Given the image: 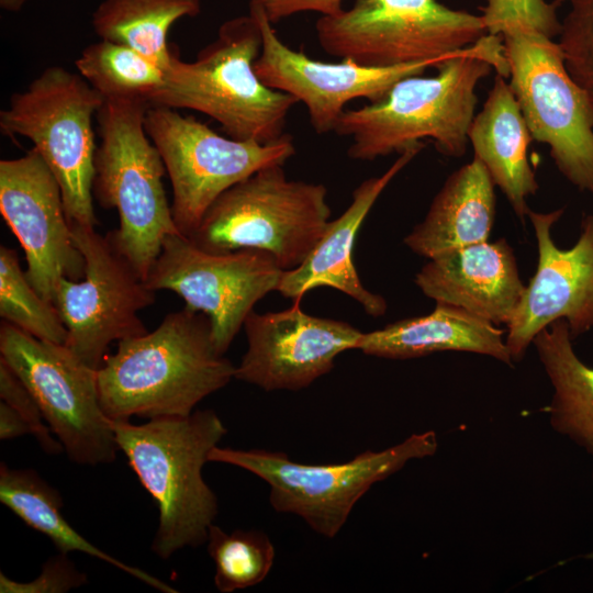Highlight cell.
<instances>
[{
  "mask_svg": "<svg viewBox=\"0 0 593 593\" xmlns=\"http://www.w3.org/2000/svg\"><path fill=\"white\" fill-rule=\"evenodd\" d=\"M436 68L434 76L399 80L377 102L345 110L334 132L351 138L348 157L373 160L401 154L424 138L446 156L465 155L479 82L492 69L508 77L502 36L486 34Z\"/></svg>",
  "mask_w": 593,
  "mask_h": 593,
  "instance_id": "6da1fadb",
  "label": "cell"
},
{
  "mask_svg": "<svg viewBox=\"0 0 593 593\" xmlns=\"http://www.w3.org/2000/svg\"><path fill=\"white\" fill-rule=\"evenodd\" d=\"M235 369L217 351L210 318L184 306L105 356L97 369L100 403L111 421L187 416L227 385Z\"/></svg>",
  "mask_w": 593,
  "mask_h": 593,
  "instance_id": "7a4b0ae2",
  "label": "cell"
},
{
  "mask_svg": "<svg viewBox=\"0 0 593 593\" xmlns=\"http://www.w3.org/2000/svg\"><path fill=\"white\" fill-rule=\"evenodd\" d=\"M115 440L159 512L153 552L168 559L206 542L219 512L203 467L227 429L213 410L152 418L144 424L112 421Z\"/></svg>",
  "mask_w": 593,
  "mask_h": 593,
  "instance_id": "3957f363",
  "label": "cell"
},
{
  "mask_svg": "<svg viewBox=\"0 0 593 593\" xmlns=\"http://www.w3.org/2000/svg\"><path fill=\"white\" fill-rule=\"evenodd\" d=\"M261 46L262 34L254 15L225 21L193 61L174 56L165 83L149 105L201 112L219 122L232 138L279 139L298 101L267 87L256 75L254 64Z\"/></svg>",
  "mask_w": 593,
  "mask_h": 593,
  "instance_id": "277c9868",
  "label": "cell"
},
{
  "mask_svg": "<svg viewBox=\"0 0 593 593\" xmlns=\"http://www.w3.org/2000/svg\"><path fill=\"white\" fill-rule=\"evenodd\" d=\"M149 107L142 99H105L96 115L101 142L92 189L103 209L116 210L119 227L108 235L145 280L164 239L180 233L163 183L166 167L144 125Z\"/></svg>",
  "mask_w": 593,
  "mask_h": 593,
  "instance_id": "5b68a950",
  "label": "cell"
},
{
  "mask_svg": "<svg viewBox=\"0 0 593 593\" xmlns=\"http://www.w3.org/2000/svg\"><path fill=\"white\" fill-rule=\"evenodd\" d=\"M322 183L288 179L282 166L264 168L223 192L188 236L202 249H257L287 271L300 266L331 217Z\"/></svg>",
  "mask_w": 593,
  "mask_h": 593,
  "instance_id": "8992f818",
  "label": "cell"
},
{
  "mask_svg": "<svg viewBox=\"0 0 593 593\" xmlns=\"http://www.w3.org/2000/svg\"><path fill=\"white\" fill-rule=\"evenodd\" d=\"M437 449L436 433L426 430L382 450H366L342 463L309 465L281 451L219 446L210 452L209 461L235 466L260 478L269 486L275 511L296 515L318 535L334 538L373 484L411 460L435 455Z\"/></svg>",
  "mask_w": 593,
  "mask_h": 593,
  "instance_id": "52a82bcc",
  "label": "cell"
},
{
  "mask_svg": "<svg viewBox=\"0 0 593 593\" xmlns=\"http://www.w3.org/2000/svg\"><path fill=\"white\" fill-rule=\"evenodd\" d=\"M104 101L79 74L52 66L0 112L2 133L30 139L55 176L70 225H97L92 120Z\"/></svg>",
  "mask_w": 593,
  "mask_h": 593,
  "instance_id": "ba28073f",
  "label": "cell"
},
{
  "mask_svg": "<svg viewBox=\"0 0 593 593\" xmlns=\"http://www.w3.org/2000/svg\"><path fill=\"white\" fill-rule=\"evenodd\" d=\"M329 55L369 67L426 61L462 51L488 34L482 15L437 0H355L316 22Z\"/></svg>",
  "mask_w": 593,
  "mask_h": 593,
  "instance_id": "9c48e42d",
  "label": "cell"
},
{
  "mask_svg": "<svg viewBox=\"0 0 593 593\" xmlns=\"http://www.w3.org/2000/svg\"><path fill=\"white\" fill-rule=\"evenodd\" d=\"M510 86L533 139L560 174L593 194V105L567 70L558 42L522 25L503 31Z\"/></svg>",
  "mask_w": 593,
  "mask_h": 593,
  "instance_id": "30bf717a",
  "label": "cell"
},
{
  "mask_svg": "<svg viewBox=\"0 0 593 593\" xmlns=\"http://www.w3.org/2000/svg\"><path fill=\"white\" fill-rule=\"evenodd\" d=\"M144 125L172 186L171 212L178 231L190 236L227 189L295 154L290 134L270 143L222 136L193 116L150 105Z\"/></svg>",
  "mask_w": 593,
  "mask_h": 593,
  "instance_id": "8fae6325",
  "label": "cell"
},
{
  "mask_svg": "<svg viewBox=\"0 0 593 593\" xmlns=\"http://www.w3.org/2000/svg\"><path fill=\"white\" fill-rule=\"evenodd\" d=\"M0 355L31 391L72 462L114 461L119 447L100 403L97 369L65 344L38 339L5 321L0 326Z\"/></svg>",
  "mask_w": 593,
  "mask_h": 593,
  "instance_id": "7c38bea8",
  "label": "cell"
},
{
  "mask_svg": "<svg viewBox=\"0 0 593 593\" xmlns=\"http://www.w3.org/2000/svg\"><path fill=\"white\" fill-rule=\"evenodd\" d=\"M72 239L85 261L79 280L63 277L54 305L67 329L65 345L86 365L98 369L113 342L147 333L138 312L155 302V293L109 235L74 224Z\"/></svg>",
  "mask_w": 593,
  "mask_h": 593,
  "instance_id": "4fadbf2b",
  "label": "cell"
},
{
  "mask_svg": "<svg viewBox=\"0 0 593 593\" xmlns=\"http://www.w3.org/2000/svg\"><path fill=\"white\" fill-rule=\"evenodd\" d=\"M283 272L266 251L213 253L177 233L164 239L146 282L154 291L175 292L187 307L205 314L214 345L225 355L255 304L278 290Z\"/></svg>",
  "mask_w": 593,
  "mask_h": 593,
  "instance_id": "5bb4252c",
  "label": "cell"
},
{
  "mask_svg": "<svg viewBox=\"0 0 593 593\" xmlns=\"http://www.w3.org/2000/svg\"><path fill=\"white\" fill-rule=\"evenodd\" d=\"M249 13L257 19L262 34L261 51L254 64L256 75L267 87L302 102L317 134L334 132L348 102L358 98L367 99L369 103L377 102L399 80L423 75L428 68H436L461 52L392 67H369L350 59L325 63L286 45L260 5L253 0Z\"/></svg>",
  "mask_w": 593,
  "mask_h": 593,
  "instance_id": "9a60e30c",
  "label": "cell"
},
{
  "mask_svg": "<svg viewBox=\"0 0 593 593\" xmlns=\"http://www.w3.org/2000/svg\"><path fill=\"white\" fill-rule=\"evenodd\" d=\"M0 213L26 258V277L54 304L58 281L79 280L85 261L72 239L61 189L40 153L0 161Z\"/></svg>",
  "mask_w": 593,
  "mask_h": 593,
  "instance_id": "2e32d148",
  "label": "cell"
},
{
  "mask_svg": "<svg viewBox=\"0 0 593 593\" xmlns=\"http://www.w3.org/2000/svg\"><path fill=\"white\" fill-rule=\"evenodd\" d=\"M563 209L529 210L538 249L537 268L507 326L505 342L513 361L524 358L534 337L557 320H564L572 338L593 328V214L581 222V234L569 249L551 235Z\"/></svg>",
  "mask_w": 593,
  "mask_h": 593,
  "instance_id": "e0dca14e",
  "label": "cell"
},
{
  "mask_svg": "<svg viewBox=\"0 0 593 593\" xmlns=\"http://www.w3.org/2000/svg\"><path fill=\"white\" fill-rule=\"evenodd\" d=\"M247 350L235 379L265 391H296L328 373L338 355L357 349L362 332L347 322L310 315L300 301L246 317Z\"/></svg>",
  "mask_w": 593,
  "mask_h": 593,
  "instance_id": "ac0fdd59",
  "label": "cell"
},
{
  "mask_svg": "<svg viewBox=\"0 0 593 593\" xmlns=\"http://www.w3.org/2000/svg\"><path fill=\"white\" fill-rule=\"evenodd\" d=\"M435 302L463 309L495 325H507L523 296L511 245L483 242L428 259L414 279Z\"/></svg>",
  "mask_w": 593,
  "mask_h": 593,
  "instance_id": "d6986e66",
  "label": "cell"
},
{
  "mask_svg": "<svg viewBox=\"0 0 593 593\" xmlns=\"http://www.w3.org/2000/svg\"><path fill=\"white\" fill-rule=\"evenodd\" d=\"M411 147L378 177L363 180L353 192L349 206L335 220H329L322 236L304 261L283 272L278 292L293 301L316 288L336 289L357 301L373 317L387 311V301L369 291L354 265L353 251L359 228L371 208L394 177L423 149Z\"/></svg>",
  "mask_w": 593,
  "mask_h": 593,
  "instance_id": "ffe728a7",
  "label": "cell"
},
{
  "mask_svg": "<svg viewBox=\"0 0 593 593\" xmlns=\"http://www.w3.org/2000/svg\"><path fill=\"white\" fill-rule=\"evenodd\" d=\"M357 349L387 359H412L440 351H467L512 366L504 331L463 309L436 302L421 316L400 320L363 333Z\"/></svg>",
  "mask_w": 593,
  "mask_h": 593,
  "instance_id": "44dd1931",
  "label": "cell"
},
{
  "mask_svg": "<svg viewBox=\"0 0 593 593\" xmlns=\"http://www.w3.org/2000/svg\"><path fill=\"white\" fill-rule=\"evenodd\" d=\"M468 138L473 157L484 165L494 184L523 220L530 210L527 200L539 186L528 159L533 137L505 77L496 74L481 111L471 122Z\"/></svg>",
  "mask_w": 593,
  "mask_h": 593,
  "instance_id": "7402d4cb",
  "label": "cell"
},
{
  "mask_svg": "<svg viewBox=\"0 0 593 593\" xmlns=\"http://www.w3.org/2000/svg\"><path fill=\"white\" fill-rule=\"evenodd\" d=\"M495 184L475 157L455 170L434 197L424 220L404 238L415 254L432 259L488 242L495 219Z\"/></svg>",
  "mask_w": 593,
  "mask_h": 593,
  "instance_id": "603a6c76",
  "label": "cell"
},
{
  "mask_svg": "<svg viewBox=\"0 0 593 593\" xmlns=\"http://www.w3.org/2000/svg\"><path fill=\"white\" fill-rule=\"evenodd\" d=\"M572 340L567 322L557 320L532 344L553 390L550 425L593 456V368L577 356Z\"/></svg>",
  "mask_w": 593,
  "mask_h": 593,
  "instance_id": "cb8c5ba5",
  "label": "cell"
},
{
  "mask_svg": "<svg viewBox=\"0 0 593 593\" xmlns=\"http://www.w3.org/2000/svg\"><path fill=\"white\" fill-rule=\"evenodd\" d=\"M0 502L29 527L49 538L59 552L79 551L103 560L163 593L178 592L163 580L99 549L80 535L63 516L64 503L58 491L34 470L11 469L1 463Z\"/></svg>",
  "mask_w": 593,
  "mask_h": 593,
  "instance_id": "d4e9b609",
  "label": "cell"
},
{
  "mask_svg": "<svg viewBox=\"0 0 593 593\" xmlns=\"http://www.w3.org/2000/svg\"><path fill=\"white\" fill-rule=\"evenodd\" d=\"M200 12V0H103L91 25L101 40L127 45L167 69L175 56L167 43L171 25Z\"/></svg>",
  "mask_w": 593,
  "mask_h": 593,
  "instance_id": "484cf974",
  "label": "cell"
},
{
  "mask_svg": "<svg viewBox=\"0 0 593 593\" xmlns=\"http://www.w3.org/2000/svg\"><path fill=\"white\" fill-rule=\"evenodd\" d=\"M78 74L104 99L150 98L163 87L166 69L134 48L101 40L75 61Z\"/></svg>",
  "mask_w": 593,
  "mask_h": 593,
  "instance_id": "4316f807",
  "label": "cell"
},
{
  "mask_svg": "<svg viewBox=\"0 0 593 593\" xmlns=\"http://www.w3.org/2000/svg\"><path fill=\"white\" fill-rule=\"evenodd\" d=\"M0 316L38 339L66 342L67 329L57 309L32 286L16 251L4 245L0 246Z\"/></svg>",
  "mask_w": 593,
  "mask_h": 593,
  "instance_id": "83f0119b",
  "label": "cell"
},
{
  "mask_svg": "<svg viewBox=\"0 0 593 593\" xmlns=\"http://www.w3.org/2000/svg\"><path fill=\"white\" fill-rule=\"evenodd\" d=\"M206 544L215 567L214 585L222 593L261 583L273 566L275 547L259 530L226 533L213 524Z\"/></svg>",
  "mask_w": 593,
  "mask_h": 593,
  "instance_id": "f1b7e54d",
  "label": "cell"
},
{
  "mask_svg": "<svg viewBox=\"0 0 593 593\" xmlns=\"http://www.w3.org/2000/svg\"><path fill=\"white\" fill-rule=\"evenodd\" d=\"M558 44L568 72L593 105V0H570Z\"/></svg>",
  "mask_w": 593,
  "mask_h": 593,
  "instance_id": "f546056e",
  "label": "cell"
},
{
  "mask_svg": "<svg viewBox=\"0 0 593 593\" xmlns=\"http://www.w3.org/2000/svg\"><path fill=\"white\" fill-rule=\"evenodd\" d=\"M561 1L550 3L546 0H486L481 15L488 34L491 35H501L510 26L522 25L553 38L561 30L557 16V8Z\"/></svg>",
  "mask_w": 593,
  "mask_h": 593,
  "instance_id": "4dcf8cb0",
  "label": "cell"
},
{
  "mask_svg": "<svg viewBox=\"0 0 593 593\" xmlns=\"http://www.w3.org/2000/svg\"><path fill=\"white\" fill-rule=\"evenodd\" d=\"M0 398L1 401L13 407L23 417L30 427L31 434L34 435L46 452L59 454L64 450L61 444L53 437L54 434L31 391L1 358Z\"/></svg>",
  "mask_w": 593,
  "mask_h": 593,
  "instance_id": "1f68e13d",
  "label": "cell"
},
{
  "mask_svg": "<svg viewBox=\"0 0 593 593\" xmlns=\"http://www.w3.org/2000/svg\"><path fill=\"white\" fill-rule=\"evenodd\" d=\"M87 575L77 569L67 553L49 558L34 580L19 582L0 573L1 593H65L87 583Z\"/></svg>",
  "mask_w": 593,
  "mask_h": 593,
  "instance_id": "d6a6232c",
  "label": "cell"
},
{
  "mask_svg": "<svg viewBox=\"0 0 593 593\" xmlns=\"http://www.w3.org/2000/svg\"><path fill=\"white\" fill-rule=\"evenodd\" d=\"M262 9L267 19L273 24L300 12H317L322 16L340 13L344 0H253Z\"/></svg>",
  "mask_w": 593,
  "mask_h": 593,
  "instance_id": "836d02e7",
  "label": "cell"
},
{
  "mask_svg": "<svg viewBox=\"0 0 593 593\" xmlns=\"http://www.w3.org/2000/svg\"><path fill=\"white\" fill-rule=\"evenodd\" d=\"M31 434L30 427L23 417L5 402L0 403V439L9 440Z\"/></svg>",
  "mask_w": 593,
  "mask_h": 593,
  "instance_id": "e575fe53",
  "label": "cell"
},
{
  "mask_svg": "<svg viewBox=\"0 0 593 593\" xmlns=\"http://www.w3.org/2000/svg\"><path fill=\"white\" fill-rule=\"evenodd\" d=\"M25 3V0H0V7L9 12H19Z\"/></svg>",
  "mask_w": 593,
  "mask_h": 593,
  "instance_id": "d590c367",
  "label": "cell"
}]
</instances>
